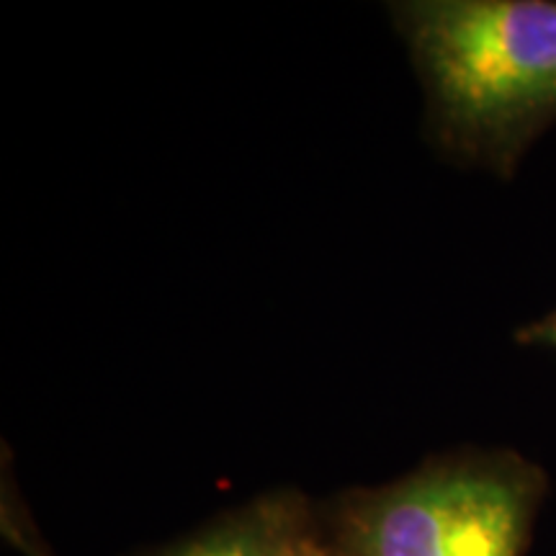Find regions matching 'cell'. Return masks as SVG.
<instances>
[{"label":"cell","mask_w":556,"mask_h":556,"mask_svg":"<svg viewBox=\"0 0 556 556\" xmlns=\"http://www.w3.org/2000/svg\"><path fill=\"white\" fill-rule=\"evenodd\" d=\"M389 13L426 90L430 142L510 178L556 122V3L405 0Z\"/></svg>","instance_id":"obj_1"},{"label":"cell","mask_w":556,"mask_h":556,"mask_svg":"<svg viewBox=\"0 0 556 556\" xmlns=\"http://www.w3.org/2000/svg\"><path fill=\"white\" fill-rule=\"evenodd\" d=\"M546 477L507 451L454 454L330 513L325 556H523Z\"/></svg>","instance_id":"obj_2"},{"label":"cell","mask_w":556,"mask_h":556,"mask_svg":"<svg viewBox=\"0 0 556 556\" xmlns=\"http://www.w3.org/2000/svg\"><path fill=\"white\" fill-rule=\"evenodd\" d=\"M155 556H325L319 528L299 492L263 495Z\"/></svg>","instance_id":"obj_3"},{"label":"cell","mask_w":556,"mask_h":556,"mask_svg":"<svg viewBox=\"0 0 556 556\" xmlns=\"http://www.w3.org/2000/svg\"><path fill=\"white\" fill-rule=\"evenodd\" d=\"M518 343L523 345H546L556 348V309L552 315L536 319V323L526 325V328L518 330Z\"/></svg>","instance_id":"obj_4"}]
</instances>
